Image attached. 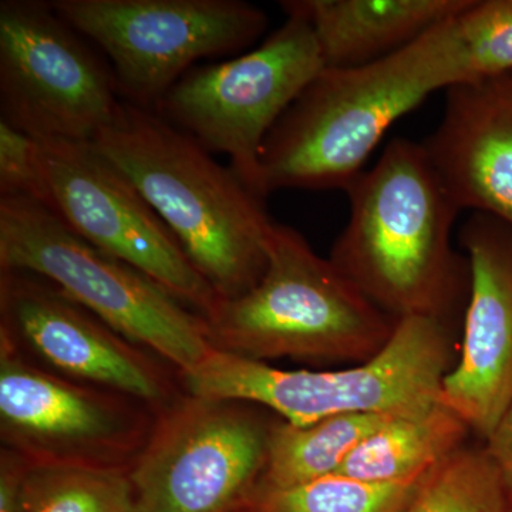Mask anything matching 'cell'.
Returning a JSON list of instances; mask_svg holds the SVG:
<instances>
[{
  "mask_svg": "<svg viewBox=\"0 0 512 512\" xmlns=\"http://www.w3.org/2000/svg\"><path fill=\"white\" fill-rule=\"evenodd\" d=\"M511 512H512V510H511Z\"/></svg>",
  "mask_w": 512,
  "mask_h": 512,
  "instance_id": "26",
  "label": "cell"
},
{
  "mask_svg": "<svg viewBox=\"0 0 512 512\" xmlns=\"http://www.w3.org/2000/svg\"><path fill=\"white\" fill-rule=\"evenodd\" d=\"M0 303L3 326L66 375L143 402L163 400L153 363L42 276L2 271Z\"/></svg>",
  "mask_w": 512,
  "mask_h": 512,
  "instance_id": "14",
  "label": "cell"
},
{
  "mask_svg": "<svg viewBox=\"0 0 512 512\" xmlns=\"http://www.w3.org/2000/svg\"><path fill=\"white\" fill-rule=\"evenodd\" d=\"M454 28L466 82L512 73V0H471Z\"/></svg>",
  "mask_w": 512,
  "mask_h": 512,
  "instance_id": "22",
  "label": "cell"
},
{
  "mask_svg": "<svg viewBox=\"0 0 512 512\" xmlns=\"http://www.w3.org/2000/svg\"><path fill=\"white\" fill-rule=\"evenodd\" d=\"M497 467L485 448H458L421 481L400 512H511Z\"/></svg>",
  "mask_w": 512,
  "mask_h": 512,
  "instance_id": "21",
  "label": "cell"
},
{
  "mask_svg": "<svg viewBox=\"0 0 512 512\" xmlns=\"http://www.w3.org/2000/svg\"><path fill=\"white\" fill-rule=\"evenodd\" d=\"M485 451L493 461L512 504V402L485 439Z\"/></svg>",
  "mask_w": 512,
  "mask_h": 512,
  "instance_id": "24",
  "label": "cell"
},
{
  "mask_svg": "<svg viewBox=\"0 0 512 512\" xmlns=\"http://www.w3.org/2000/svg\"><path fill=\"white\" fill-rule=\"evenodd\" d=\"M93 144L136 185L220 301L258 284L276 222L231 167L156 111L126 101Z\"/></svg>",
  "mask_w": 512,
  "mask_h": 512,
  "instance_id": "2",
  "label": "cell"
},
{
  "mask_svg": "<svg viewBox=\"0 0 512 512\" xmlns=\"http://www.w3.org/2000/svg\"><path fill=\"white\" fill-rule=\"evenodd\" d=\"M468 431L441 403L420 416L394 417L353 450L339 474L370 483L416 480L463 447Z\"/></svg>",
  "mask_w": 512,
  "mask_h": 512,
  "instance_id": "17",
  "label": "cell"
},
{
  "mask_svg": "<svg viewBox=\"0 0 512 512\" xmlns=\"http://www.w3.org/2000/svg\"><path fill=\"white\" fill-rule=\"evenodd\" d=\"M26 460L15 451L2 453L0 463V512H23L22 485Z\"/></svg>",
  "mask_w": 512,
  "mask_h": 512,
  "instance_id": "25",
  "label": "cell"
},
{
  "mask_svg": "<svg viewBox=\"0 0 512 512\" xmlns=\"http://www.w3.org/2000/svg\"><path fill=\"white\" fill-rule=\"evenodd\" d=\"M242 403L190 396L128 473L137 512H237L261 480L271 426Z\"/></svg>",
  "mask_w": 512,
  "mask_h": 512,
  "instance_id": "11",
  "label": "cell"
},
{
  "mask_svg": "<svg viewBox=\"0 0 512 512\" xmlns=\"http://www.w3.org/2000/svg\"><path fill=\"white\" fill-rule=\"evenodd\" d=\"M323 69L311 26L286 13L284 25L252 52L192 67L154 111L205 150L228 156L229 167L261 195L266 137Z\"/></svg>",
  "mask_w": 512,
  "mask_h": 512,
  "instance_id": "7",
  "label": "cell"
},
{
  "mask_svg": "<svg viewBox=\"0 0 512 512\" xmlns=\"http://www.w3.org/2000/svg\"><path fill=\"white\" fill-rule=\"evenodd\" d=\"M0 198H29L47 205L39 141L2 120Z\"/></svg>",
  "mask_w": 512,
  "mask_h": 512,
  "instance_id": "23",
  "label": "cell"
},
{
  "mask_svg": "<svg viewBox=\"0 0 512 512\" xmlns=\"http://www.w3.org/2000/svg\"><path fill=\"white\" fill-rule=\"evenodd\" d=\"M43 0L0 2L2 121L40 141H93L121 109L110 64Z\"/></svg>",
  "mask_w": 512,
  "mask_h": 512,
  "instance_id": "9",
  "label": "cell"
},
{
  "mask_svg": "<svg viewBox=\"0 0 512 512\" xmlns=\"http://www.w3.org/2000/svg\"><path fill=\"white\" fill-rule=\"evenodd\" d=\"M47 207L94 248L146 274L207 316L220 302L173 232L93 141L40 143Z\"/></svg>",
  "mask_w": 512,
  "mask_h": 512,
  "instance_id": "10",
  "label": "cell"
},
{
  "mask_svg": "<svg viewBox=\"0 0 512 512\" xmlns=\"http://www.w3.org/2000/svg\"><path fill=\"white\" fill-rule=\"evenodd\" d=\"M471 0H286L311 26L325 69L375 63L413 45Z\"/></svg>",
  "mask_w": 512,
  "mask_h": 512,
  "instance_id": "16",
  "label": "cell"
},
{
  "mask_svg": "<svg viewBox=\"0 0 512 512\" xmlns=\"http://www.w3.org/2000/svg\"><path fill=\"white\" fill-rule=\"evenodd\" d=\"M13 336L0 338V423L12 451L28 463H111L136 429L109 397L66 383L20 359Z\"/></svg>",
  "mask_w": 512,
  "mask_h": 512,
  "instance_id": "13",
  "label": "cell"
},
{
  "mask_svg": "<svg viewBox=\"0 0 512 512\" xmlns=\"http://www.w3.org/2000/svg\"><path fill=\"white\" fill-rule=\"evenodd\" d=\"M458 239L470 266L463 348L440 403L487 439L512 402V227L473 212Z\"/></svg>",
  "mask_w": 512,
  "mask_h": 512,
  "instance_id": "12",
  "label": "cell"
},
{
  "mask_svg": "<svg viewBox=\"0 0 512 512\" xmlns=\"http://www.w3.org/2000/svg\"><path fill=\"white\" fill-rule=\"evenodd\" d=\"M205 320L212 348L265 363L279 357L367 362L397 323L298 231L279 222L258 284L218 302Z\"/></svg>",
  "mask_w": 512,
  "mask_h": 512,
  "instance_id": "4",
  "label": "cell"
},
{
  "mask_svg": "<svg viewBox=\"0 0 512 512\" xmlns=\"http://www.w3.org/2000/svg\"><path fill=\"white\" fill-rule=\"evenodd\" d=\"M423 146L461 210L512 227V73L447 89L443 119Z\"/></svg>",
  "mask_w": 512,
  "mask_h": 512,
  "instance_id": "15",
  "label": "cell"
},
{
  "mask_svg": "<svg viewBox=\"0 0 512 512\" xmlns=\"http://www.w3.org/2000/svg\"><path fill=\"white\" fill-rule=\"evenodd\" d=\"M0 268L42 276L121 338L154 350L183 375L214 350L204 316L84 241L43 202L0 198Z\"/></svg>",
  "mask_w": 512,
  "mask_h": 512,
  "instance_id": "6",
  "label": "cell"
},
{
  "mask_svg": "<svg viewBox=\"0 0 512 512\" xmlns=\"http://www.w3.org/2000/svg\"><path fill=\"white\" fill-rule=\"evenodd\" d=\"M387 414L352 413L296 426H271L264 473L258 485L289 488L338 474L353 450L387 421Z\"/></svg>",
  "mask_w": 512,
  "mask_h": 512,
  "instance_id": "18",
  "label": "cell"
},
{
  "mask_svg": "<svg viewBox=\"0 0 512 512\" xmlns=\"http://www.w3.org/2000/svg\"><path fill=\"white\" fill-rule=\"evenodd\" d=\"M22 498L23 512H137L130 476L119 467L28 463Z\"/></svg>",
  "mask_w": 512,
  "mask_h": 512,
  "instance_id": "19",
  "label": "cell"
},
{
  "mask_svg": "<svg viewBox=\"0 0 512 512\" xmlns=\"http://www.w3.org/2000/svg\"><path fill=\"white\" fill-rule=\"evenodd\" d=\"M454 18L375 63L323 69L266 137L262 197L279 190L345 191L393 123L431 93L466 82Z\"/></svg>",
  "mask_w": 512,
  "mask_h": 512,
  "instance_id": "1",
  "label": "cell"
},
{
  "mask_svg": "<svg viewBox=\"0 0 512 512\" xmlns=\"http://www.w3.org/2000/svg\"><path fill=\"white\" fill-rule=\"evenodd\" d=\"M423 477L402 483H370L332 474L289 488L256 484L245 512H400L412 500Z\"/></svg>",
  "mask_w": 512,
  "mask_h": 512,
  "instance_id": "20",
  "label": "cell"
},
{
  "mask_svg": "<svg viewBox=\"0 0 512 512\" xmlns=\"http://www.w3.org/2000/svg\"><path fill=\"white\" fill-rule=\"evenodd\" d=\"M53 8L109 57L121 100L158 103L198 60L241 52L268 26L241 0H53Z\"/></svg>",
  "mask_w": 512,
  "mask_h": 512,
  "instance_id": "8",
  "label": "cell"
},
{
  "mask_svg": "<svg viewBox=\"0 0 512 512\" xmlns=\"http://www.w3.org/2000/svg\"><path fill=\"white\" fill-rule=\"evenodd\" d=\"M451 349L446 318L406 316L379 353L349 369L282 370L214 349L184 382L190 396L259 404L296 426L339 414L413 417L440 403Z\"/></svg>",
  "mask_w": 512,
  "mask_h": 512,
  "instance_id": "5",
  "label": "cell"
},
{
  "mask_svg": "<svg viewBox=\"0 0 512 512\" xmlns=\"http://www.w3.org/2000/svg\"><path fill=\"white\" fill-rule=\"evenodd\" d=\"M350 215L330 261L383 312L446 318L467 264L451 247L461 208L423 143L396 138L346 188Z\"/></svg>",
  "mask_w": 512,
  "mask_h": 512,
  "instance_id": "3",
  "label": "cell"
}]
</instances>
